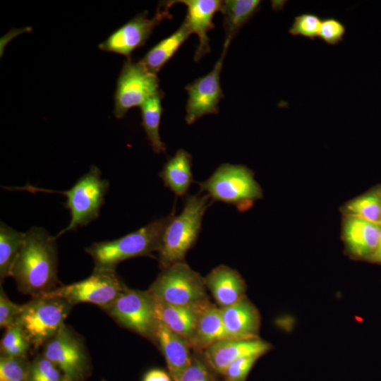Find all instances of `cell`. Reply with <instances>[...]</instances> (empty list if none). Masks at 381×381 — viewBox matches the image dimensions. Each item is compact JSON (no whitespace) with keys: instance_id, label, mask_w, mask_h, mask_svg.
Listing matches in <instances>:
<instances>
[{"instance_id":"5bb4252c","label":"cell","mask_w":381,"mask_h":381,"mask_svg":"<svg viewBox=\"0 0 381 381\" xmlns=\"http://www.w3.org/2000/svg\"><path fill=\"white\" fill-rule=\"evenodd\" d=\"M173 4H183L187 6V15L184 21L191 33L198 35L199 43L193 59L198 61L210 52L207 32L214 28L213 17L220 11L222 1L219 0H180L172 1Z\"/></svg>"},{"instance_id":"8d00e7d4","label":"cell","mask_w":381,"mask_h":381,"mask_svg":"<svg viewBox=\"0 0 381 381\" xmlns=\"http://www.w3.org/2000/svg\"><path fill=\"white\" fill-rule=\"evenodd\" d=\"M370 259L375 262H381V238L375 252Z\"/></svg>"},{"instance_id":"d6986e66","label":"cell","mask_w":381,"mask_h":381,"mask_svg":"<svg viewBox=\"0 0 381 381\" xmlns=\"http://www.w3.org/2000/svg\"><path fill=\"white\" fill-rule=\"evenodd\" d=\"M210 290L220 308L231 306L246 296V284L235 270L222 265L212 269L204 277Z\"/></svg>"},{"instance_id":"4316f807","label":"cell","mask_w":381,"mask_h":381,"mask_svg":"<svg viewBox=\"0 0 381 381\" xmlns=\"http://www.w3.org/2000/svg\"><path fill=\"white\" fill-rule=\"evenodd\" d=\"M344 215L354 216L381 224V199L377 190L372 191L349 201L343 207Z\"/></svg>"},{"instance_id":"277c9868","label":"cell","mask_w":381,"mask_h":381,"mask_svg":"<svg viewBox=\"0 0 381 381\" xmlns=\"http://www.w3.org/2000/svg\"><path fill=\"white\" fill-rule=\"evenodd\" d=\"M200 191L212 201L236 206L245 211L262 197V191L248 167L225 163L220 165L205 181L199 183Z\"/></svg>"},{"instance_id":"4fadbf2b","label":"cell","mask_w":381,"mask_h":381,"mask_svg":"<svg viewBox=\"0 0 381 381\" xmlns=\"http://www.w3.org/2000/svg\"><path fill=\"white\" fill-rule=\"evenodd\" d=\"M230 42L225 40L220 57L210 73L185 87L188 95L185 118L188 124L193 123L205 115L219 112L218 104L224 97L220 85V73Z\"/></svg>"},{"instance_id":"60d3db41","label":"cell","mask_w":381,"mask_h":381,"mask_svg":"<svg viewBox=\"0 0 381 381\" xmlns=\"http://www.w3.org/2000/svg\"><path fill=\"white\" fill-rule=\"evenodd\" d=\"M102 381H106V380L103 379V380H102Z\"/></svg>"},{"instance_id":"f1b7e54d","label":"cell","mask_w":381,"mask_h":381,"mask_svg":"<svg viewBox=\"0 0 381 381\" xmlns=\"http://www.w3.org/2000/svg\"><path fill=\"white\" fill-rule=\"evenodd\" d=\"M30 365L28 356H1L0 379L5 381H27Z\"/></svg>"},{"instance_id":"f546056e","label":"cell","mask_w":381,"mask_h":381,"mask_svg":"<svg viewBox=\"0 0 381 381\" xmlns=\"http://www.w3.org/2000/svg\"><path fill=\"white\" fill-rule=\"evenodd\" d=\"M322 20L318 16L305 13L296 16L289 30L293 36H302L311 40L318 37Z\"/></svg>"},{"instance_id":"cb8c5ba5","label":"cell","mask_w":381,"mask_h":381,"mask_svg":"<svg viewBox=\"0 0 381 381\" xmlns=\"http://www.w3.org/2000/svg\"><path fill=\"white\" fill-rule=\"evenodd\" d=\"M260 4L259 0L222 1L220 12L223 15L225 40L231 41L239 30L259 11Z\"/></svg>"},{"instance_id":"30bf717a","label":"cell","mask_w":381,"mask_h":381,"mask_svg":"<svg viewBox=\"0 0 381 381\" xmlns=\"http://www.w3.org/2000/svg\"><path fill=\"white\" fill-rule=\"evenodd\" d=\"M159 83L156 74L150 72L139 61L134 62L128 59L123 63L117 80L114 116L122 119L130 109L141 107L160 90Z\"/></svg>"},{"instance_id":"d590c367","label":"cell","mask_w":381,"mask_h":381,"mask_svg":"<svg viewBox=\"0 0 381 381\" xmlns=\"http://www.w3.org/2000/svg\"><path fill=\"white\" fill-rule=\"evenodd\" d=\"M142 381H171V377L164 370L152 368L145 373Z\"/></svg>"},{"instance_id":"44dd1931","label":"cell","mask_w":381,"mask_h":381,"mask_svg":"<svg viewBox=\"0 0 381 381\" xmlns=\"http://www.w3.org/2000/svg\"><path fill=\"white\" fill-rule=\"evenodd\" d=\"M231 339L225 329L220 308L207 304L199 315L196 329L189 342L190 347L205 350L211 345Z\"/></svg>"},{"instance_id":"ffe728a7","label":"cell","mask_w":381,"mask_h":381,"mask_svg":"<svg viewBox=\"0 0 381 381\" xmlns=\"http://www.w3.org/2000/svg\"><path fill=\"white\" fill-rule=\"evenodd\" d=\"M153 343L160 349L174 380L192 361L188 341L157 320Z\"/></svg>"},{"instance_id":"ba28073f","label":"cell","mask_w":381,"mask_h":381,"mask_svg":"<svg viewBox=\"0 0 381 381\" xmlns=\"http://www.w3.org/2000/svg\"><path fill=\"white\" fill-rule=\"evenodd\" d=\"M42 353L61 370L67 381H86L92 375L85 341L66 324L42 346Z\"/></svg>"},{"instance_id":"1f68e13d","label":"cell","mask_w":381,"mask_h":381,"mask_svg":"<svg viewBox=\"0 0 381 381\" xmlns=\"http://www.w3.org/2000/svg\"><path fill=\"white\" fill-rule=\"evenodd\" d=\"M259 356H246L231 363L222 375L231 381H246L247 377Z\"/></svg>"},{"instance_id":"52a82bcc","label":"cell","mask_w":381,"mask_h":381,"mask_svg":"<svg viewBox=\"0 0 381 381\" xmlns=\"http://www.w3.org/2000/svg\"><path fill=\"white\" fill-rule=\"evenodd\" d=\"M205 279L184 262L164 269L147 289L157 301L177 306H193L208 301Z\"/></svg>"},{"instance_id":"4dcf8cb0","label":"cell","mask_w":381,"mask_h":381,"mask_svg":"<svg viewBox=\"0 0 381 381\" xmlns=\"http://www.w3.org/2000/svg\"><path fill=\"white\" fill-rule=\"evenodd\" d=\"M346 29L338 19L327 18L322 20L318 37L329 45H337L344 40Z\"/></svg>"},{"instance_id":"8fae6325","label":"cell","mask_w":381,"mask_h":381,"mask_svg":"<svg viewBox=\"0 0 381 381\" xmlns=\"http://www.w3.org/2000/svg\"><path fill=\"white\" fill-rule=\"evenodd\" d=\"M126 287L116 271H93L87 278L61 285L45 295L61 298L72 306L90 303L101 308L111 303Z\"/></svg>"},{"instance_id":"7c38bea8","label":"cell","mask_w":381,"mask_h":381,"mask_svg":"<svg viewBox=\"0 0 381 381\" xmlns=\"http://www.w3.org/2000/svg\"><path fill=\"white\" fill-rule=\"evenodd\" d=\"M173 5L172 1L160 3L152 18H147V11L138 14L101 42L99 48L131 59L132 52L145 44L155 26L164 19L172 18L169 8Z\"/></svg>"},{"instance_id":"e575fe53","label":"cell","mask_w":381,"mask_h":381,"mask_svg":"<svg viewBox=\"0 0 381 381\" xmlns=\"http://www.w3.org/2000/svg\"><path fill=\"white\" fill-rule=\"evenodd\" d=\"M24 337L25 336L23 329L18 322L6 329V332L0 343L1 353Z\"/></svg>"},{"instance_id":"7402d4cb","label":"cell","mask_w":381,"mask_h":381,"mask_svg":"<svg viewBox=\"0 0 381 381\" xmlns=\"http://www.w3.org/2000/svg\"><path fill=\"white\" fill-rule=\"evenodd\" d=\"M192 157L185 150H178L163 166L159 176L166 187L176 195H185L193 181Z\"/></svg>"},{"instance_id":"8992f818","label":"cell","mask_w":381,"mask_h":381,"mask_svg":"<svg viewBox=\"0 0 381 381\" xmlns=\"http://www.w3.org/2000/svg\"><path fill=\"white\" fill-rule=\"evenodd\" d=\"M73 306L49 295L32 297L23 304L18 322L34 350L43 346L65 324Z\"/></svg>"},{"instance_id":"836d02e7","label":"cell","mask_w":381,"mask_h":381,"mask_svg":"<svg viewBox=\"0 0 381 381\" xmlns=\"http://www.w3.org/2000/svg\"><path fill=\"white\" fill-rule=\"evenodd\" d=\"M174 381H214L207 365L193 358L189 365Z\"/></svg>"},{"instance_id":"83f0119b","label":"cell","mask_w":381,"mask_h":381,"mask_svg":"<svg viewBox=\"0 0 381 381\" xmlns=\"http://www.w3.org/2000/svg\"><path fill=\"white\" fill-rule=\"evenodd\" d=\"M27 381H67L61 370L42 353L30 361Z\"/></svg>"},{"instance_id":"ac0fdd59","label":"cell","mask_w":381,"mask_h":381,"mask_svg":"<svg viewBox=\"0 0 381 381\" xmlns=\"http://www.w3.org/2000/svg\"><path fill=\"white\" fill-rule=\"evenodd\" d=\"M209 303L206 301L193 306H177L154 299L155 314L158 321L182 337L189 344L195 333L199 315Z\"/></svg>"},{"instance_id":"9c48e42d","label":"cell","mask_w":381,"mask_h":381,"mask_svg":"<svg viewBox=\"0 0 381 381\" xmlns=\"http://www.w3.org/2000/svg\"><path fill=\"white\" fill-rule=\"evenodd\" d=\"M101 309L120 326L154 341L157 320L154 299L147 290L126 286L111 303Z\"/></svg>"},{"instance_id":"9a60e30c","label":"cell","mask_w":381,"mask_h":381,"mask_svg":"<svg viewBox=\"0 0 381 381\" xmlns=\"http://www.w3.org/2000/svg\"><path fill=\"white\" fill-rule=\"evenodd\" d=\"M270 349V344L260 339L252 340L226 339L205 350L207 365L222 374L234 361L246 356H261Z\"/></svg>"},{"instance_id":"e0dca14e","label":"cell","mask_w":381,"mask_h":381,"mask_svg":"<svg viewBox=\"0 0 381 381\" xmlns=\"http://www.w3.org/2000/svg\"><path fill=\"white\" fill-rule=\"evenodd\" d=\"M219 308L225 329L231 339H259L260 315L246 297L231 306Z\"/></svg>"},{"instance_id":"d6a6232c","label":"cell","mask_w":381,"mask_h":381,"mask_svg":"<svg viewBox=\"0 0 381 381\" xmlns=\"http://www.w3.org/2000/svg\"><path fill=\"white\" fill-rule=\"evenodd\" d=\"M23 305L11 301L6 296L2 286L0 288V327L7 329L18 322Z\"/></svg>"},{"instance_id":"5b68a950","label":"cell","mask_w":381,"mask_h":381,"mask_svg":"<svg viewBox=\"0 0 381 381\" xmlns=\"http://www.w3.org/2000/svg\"><path fill=\"white\" fill-rule=\"evenodd\" d=\"M109 188V183L102 177L99 169L92 166L68 190L35 188L41 192L60 193L66 198L64 207L70 211L71 220L67 226L55 236L58 238L64 234L84 226L97 219Z\"/></svg>"},{"instance_id":"2e32d148","label":"cell","mask_w":381,"mask_h":381,"mask_svg":"<svg viewBox=\"0 0 381 381\" xmlns=\"http://www.w3.org/2000/svg\"><path fill=\"white\" fill-rule=\"evenodd\" d=\"M342 236L349 253L356 258H370L381 238V224L345 215Z\"/></svg>"},{"instance_id":"6da1fadb","label":"cell","mask_w":381,"mask_h":381,"mask_svg":"<svg viewBox=\"0 0 381 381\" xmlns=\"http://www.w3.org/2000/svg\"><path fill=\"white\" fill-rule=\"evenodd\" d=\"M25 234L11 277L20 293L43 296L62 285L57 277V238L42 227H32Z\"/></svg>"},{"instance_id":"7a4b0ae2","label":"cell","mask_w":381,"mask_h":381,"mask_svg":"<svg viewBox=\"0 0 381 381\" xmlns=\"http://www.w3.org/2000/svg\"><path fill=\"white\" fill-rule=\"evenodd\" d=\"M212 202L205 194L190 195L186 198L178 215L174 211L168 215L158 250L162 270L183 262L198 239L204 214Z\"/></svg>"},{"instance_id":"74e56055","label":"cell","mask_w":381,"mask_h":381,"mask_svg":"<svg viewBox=\"0 0 381 381\" xmlns=\"http://www.w3.org/2000/svg\"><path fill=\"white\" fill-rule=\"evenodd\" d=\"M377 192L381 199V189L377 190Z\"/></svg>"},{"instance_id":"f35d334b","label":"cell","mask_w":381,"mask_h":381,"mask_svg":"<svg viewBox=\"0 0 381 381\" xmlns=\"http://www.w3.org/2000/svg\"><path fill=\"white\" fill-rule=\"evenodd\" d=\"M223 381H231V380H228V379L226 378V379H225L224 380H223Z\"/></svg>"},{"instance_id":"3957f363","label":"cell","mask_w":381,"mask_h":381,"mask_svg":"<svg viewBox=\"0 0 381 381\" xmlns=\"http://www.w3.org/2000/svg\"><path fill=\"white\" fill-rule=\"evenodd\" d=\"M168 216L155 220L119 238L95 242L85 248L94 262L93 271L115 272L122 261L140 256L153 257L159 248Z\"/></svg>"},{"instance_id":"484cf974","label":"cell","mask_w":381,"mask_h":381,"mask_svg":"<svg viewBox=\"0 0 381 381\" xmlns=\"http://www.w3.org/2000/svg\"><path fill=\"white\" fill-rule=\"evenodd\" d=\"M25 232L13 229L1 221L0 224V282L11 277L16 260L23 246Z\"/></svg>"},{"instance_id":"d4e9b609","label":"cell","mask_w":381,"mask_h":381,"mask_svg":"<svg viewBox=\"0 0 381 381\" xmlns=\"http://www.w3.org/2000/svg\"><path fill=\"white\" fill-rule=\"evenodd\" d=\"M163 96V92L159 90L140 107L142 126L153 151L156 153L164 152L166 150V145L162 141L159 131L163 111L162 107Z\"/></svg>"},{"instance_id":"603a6c76","label":"cell","mask_w":381,"mask_h":381,"mask_svg":"<svg viewBox=\"0 0 381 381\" xmlns=\"http://www.w3.org/2000/svg\"><path fill=\"white\" fill-rule=\"evenodd\" d=\"M192 34L183 20L179 28L152 47L139 62L150 72L157 74Z\"/></svg>"},{"instance_id":"ab89813d","label":"cell","mask_w":381,"mask_h":381,"mask_svg":"<svg viewBox=\"0 0 381 381\" xmlns=\"http://www.w3.org/2000/svg\"><path fill=\"white\" fill-rule=\"evenodd\" d=\"M0 381H5V380H1V379H0Z\"/></svg>"}]
</instances>
